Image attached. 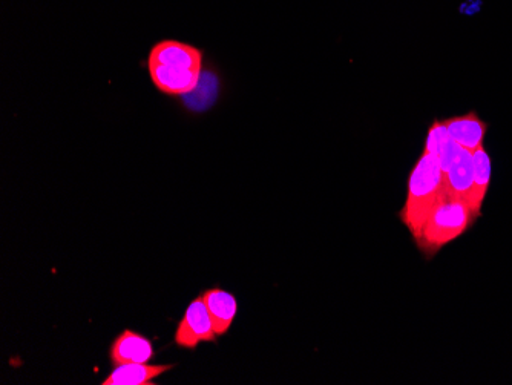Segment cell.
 <instances>
[{
	"label": "cell",
	"instance_id": "8992f818",
	"mask_svg": "<svg viewBox=\"0 0 512 385\" xmlns=\"http://www.w3.org/2000/svg\"><path fill=\"white\" fill-rule=\"evenodd\" d=\"M444 125L451 139L470 152L482 148L488 129H490V125L480 119L477 111L467 112L463 116L448 117L444 120Z\"/></svg>",
	"mask_w": 512,
	"mask_h": 385
},
{
	"label": "cell",
	"instance_id": "277c9868",
	"mask_svg": "<svg viewBox=\"0 0 512 385\" xmlns=\"http://www.w3.org/2000/svg\"><path fill=\"white\" fill-rule=\"evenodd\" d=\"M440 168L444 172L445 194L467 201L471 206L474 189L473 152L457 145L450 134L437 152Z\"/></svg>",
	"mask_w": 512,
	"mask_h": 385
},
{
	"label": "cell",
	"instance_id": "52a82bcc",
	"mask_svg": "<svg viewBox=\"0 0 512 385\" xmlns=\"http://www.w3.org/2000/svg\"><path fill=\"white\" fill-rule=\"evenodd\" d=\"M154 355L149 339L140 333L125 330L117 336L111 347V359L115 366L122 364H145Z\"/></svg>",
	"mask_w": 512,
	"mask_h": 385
},
{
	"label": "cell",
	"instance_id": "6da1fadb",
	"mask_svg": "<svg viewBox=\"0 0 512 385\" xmlns=\"http://www.w3.org/2000/svg\"><path fill=\"white\" fill-rule=\"evenodd\" d=\"M203 62L200 48L180 40H161L148 56L149 77L166 96H188L203 77Z\"/></svg>",
	"mask_w": 512,
	"mask_h": 385
},
{
	"label": "cell",
	"instance_id": "9c48e42d",
	"mask_svg": "<svg viewBox=\"0 0 512 385\" xmlns=\"http://www.w3.org/2000/svg\"><path fill=\"white\" fill-rule=\"evenodd\" d=\"M172 366H149L145 364H122L102 382L103 385H149L154 379L171 370Z\"/></svg>",
	"mask_w": 512,
	"mask_h": 385
},
{
	"label": "cell",
	"instance_id": "30bf717a",
	"mask_svg": "<svg viewBox=\"0 0 512 385\" xmlns=\"http://www.w3.org/2000/svg\"><path fill=\"white\" fill-rule=\"evenodd\" d=\"M473 163L474 189L471 208L480 217L483 201H485L486 195L490 191L491 178H493V162H491L490 154L486 151L485 146L473 152Z\"/></svg>",
	"mask_w": 512,
	"mask_h": 385
},
{
	"label": "cell",
	"instance_id": "3957f363",
	"mask_svg": "<svg viewBox=\"0 0 512 385\" xmlns=\"http://www.w3.org/2000/svg\"><path fill=\"white\" fill-rule=\"evenodd\" d=\"M477 218L479 215L467 201L445 195L430 212L421 232L413 241L424 257L431 260L442 251V247L473 228Z\"/></svg>",
	"mask_w": 512,
	"mask_h": 385
},
{
	"label": "cell",
	"instance_id": "5b68a950",
	"mask_svg": "<svg viewBox=\"0 0 512 385\" xmlns=\"http://www.w3.org/2000/svg\"><path fill=\"white\" fill-rule=\"evenodd\" d=\"M217 333L212 324L211 315L207 312L203 297L197 298L189 304L186 315L178 324L175 333V343L184 349H195L200 343H212Z\"/></svg>",
	"mask_w": 512,
	"mask_h": 385
},
{
	"label": "cell",
	"instance_id": "ba28073f",
	"mask_svg": "<svg viewBox=\"0 0 512 385\" xmlns=\"http://www.w3.org/2000/svg\"><path fill=\"white\" fill-rule=\"evenodd\" d=\"M203 300L206 303L207 312L211 315L215 333L217 336L226 335L237 316L238 306L234 295L217 287L203 293Z\"/></svg>",
	"mask_w": 512,
	"mask_h": 385
},
{
	"label": "cell",
	"instance_id": "7a4b0ae2",
	"mask_svg": "<svg viewBox=\"0 0 512 385\" xmlns=\"http://www.w3.org/2000/svg\"><path fill=\"white\" fill-rule=\"evenodd\" d=\"M445 195L444 172L440 168L439 158L430 152H422L411 169L407 200L399 212V218L411 232V237L419 235L428 215Z\"/></svg>",
	"mask_w": 512,
	"mask_h": 385
}]
</instances>
